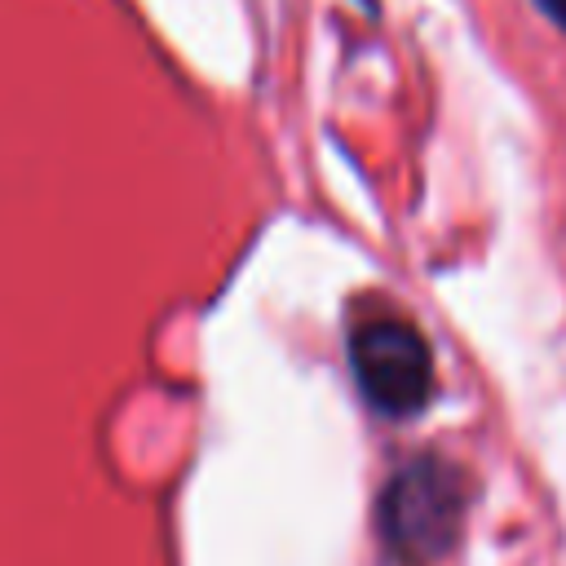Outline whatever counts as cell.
Returning <instances> with one entry per match:
<instances>
[{
    "label": "cell",
    "mask_w": 566,
    "mask_h": 566,
    "mask_svg": "<svg viewBox=\"0 0 566 566\" xmlns=\"http://www.w3.org/2000/svg\"><path fill=\"white\" fill-rule=\"evenodd\" d=\"M349 363L371 407L411 416L433 394V354L424 336L398 318H371L349 336Z\"/></svg>",
    "instance_id": "7a4b0ae2"
},
{
    "label": "cell",
    "mask_w": 566,
    "mask_h": 566,
    "mask_svg": "<svg viewBox=\"0 0 566 566\" xmlns=\"http://www.w3.org/2000/svg\"><path fill=\"white\" fill-rule=\"evenodd\" d=\"M380 517H385V544L394 548L398 562L424 566L442 557L464 522L460 473L447 469L442 460H411L385 486Z\"/></svg>",
    "instance_id": "6da1fadb"
},
{
    "label": "cell",
    "mask_w": 566,
    "mask_h": 566,
    "mask_svg": "<svg viewBox=\"0 0 566 566\" xmlns=\"http://www.w3.org/2000/svg\"><path fill=\"white\" fill-rule=\"evenodd\" d=\"M544 9V18H553L557 27H566V0H535Z\"/></svg>",
    "instance_id": "3957f363"
}]
</instances>
